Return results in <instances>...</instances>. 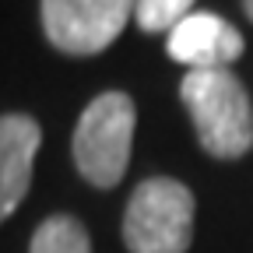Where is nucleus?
<instances>
[{
	"label": "nucleus",
	"instance_id": "obj_6",
	"mask_svg": "<svg viewBox=\"0 0 253 253\" xmlns=\"http://www.w3.org/2000/svg\"><path fill=\"white\" fill-rule=\"evenodd\" d=\"M39 144L42 130L32 116H0V221L11 218L14 208L25 201Z\"/></svg>",
	"mask_w": 253,
	"mask_h": 253
},
{
	"label": "nucleus",
	"instance_id": "obj_9",
	"mask_svg": "<svg viewBox=\"0 0 253 253\" xmlns=\"http://www.w3.org/2000/svg\"><path fill=\"white\" fill-rule=\"evenodd\" d=\"M243 7H246V14L253 18V0H243Z\"/></svg>",
	"mask_w": 253,
	"mask_h": 253
},
{
	"label": "nucleus",
	"instance_id": "obj_5",
	"mask_svg": "<svg viewBox=\"0 0 253 253\" xmlns=\"http://www.w3.org/2000/svg\"><path fill=\"white\" fill-rule=\"evenodd\" d=\"M169 56L190 71H225L243 56V36L211 11L186 14L169 32Z\"/></svg>",
	"mask_w": 253,
	"mask_h": 253
},
{
	"label": "nucleus",
	"instance_id": "obj_8",
	"mask_svg": "<svg viewBox=\"0 0 253 253\" xmlns=\"http://www.w3.org/2000/svg\"><path fill=\"white\" fill-rule=\"evenodd\" d=\"M194 7V0H134V18L144 32H172Z\"/></svg>",
	"mask_w": 253,
	"mask_h": 253
},
{
	"label": "nucleus",
	"instance_id": "obj_1",
	"mask_svg": "<svg viewBox=\"0 0 253 253\" xmlns=\"http://www.w3.org/2000/svg\"><path fill=\"white\" fill-rule=\"evenodd\" d=\"M197 141L214 158H239L253 144V106L232 71H190L179 84Z\"/></svg>",
	"mask_w": 253,
	"mask_h": 253
},
{
	"label": "nucleus",
	"instance_id": "obj_7",
	"mask_svg": "<svg viewBox=\"0 0 253 253\" xmlns=\"http://www.w3.org/2000/svg\"><path fill=\"white\" fill-rule=\"evenodd\" d=\"M28 253H91V239L78 218L53 214L36 229Z\"/></svg>",
	"mask_w": 253,
	"mask_h": 253
},
{
	"label": "nucleus",
	"instance_id": "obj_4",
	"mask_svg": "<svg viewBox=\"0 0 253 253\" xmlns=\"http://www.w3.org/2000/svg\"><path fill=\"white\" fill-rule=\"evenodd\" d=\"M134 18V0H42L46 39L74 56L102 53Z\"/></svg>",
	"mask_w": 253,
	"mask_h": 253
},
{
	"label": "nucleus",
	"instance_id": "obj_3",
	"mask_svg": "<svg viewBox=\"0 0 253 253\" xmlns=\"http://www.w3.org/2000/svg\"><path fill=\"white\" fill-rule=\"evenodd\" d=\"M134 102L123 91H102L81 113L74 126V162L78 172L95 186H116L130 166L134 144Z\"/></svg>",
	"mask_w": 253,
	"mask_h": 253
},
{
	"label": "nucleus",
	"instance_id": "obj_2",
	"mask_svg": "<svg viewBox=\"0 0 253 253\" xmlns=\"http://www.w3.org/2000/svg\"><path fill=\"white\" fill-rule=\"evenodd\" d=\"M194 239V194L179 183L144 179L123 214V243L130 253H186Z\"/></svg>",
	"mask_w": 253,
	"mask_h": 253
}]
</instances>
